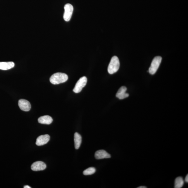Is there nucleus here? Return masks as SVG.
Segmentation results:
<instances>
[{
	"instance_id": "nucleus-11",
	"label": "nucleus",
	"mask_w": 188,
	"mask_h": 188,
	"mask_svg": "<svg viewBox=\"0 0 188 188\" xmlns=\"http://www.w3.org/2000/svg\"><path fill=\"white\" fill-rule=\"evenodd\" d=\"M38 122L40 124L49 125L53 122L52 118L49 115H45L39 118Z\"/></svg>"
},
{
	"instance_id": "nucleus-3",
	"label": "nucleus",
	"mask_w": 188,
	"mask_h": 188,
	"mask_svg": "<svg viewBox=\"0 0 188 188\" xmlns=\"http://www.w3.org/2000/svg\"><path fill=\"white\" fill-rule=\"evenodd\" d=\"M162 59V57L160 56H157L154 58L149 69V73L151 75H154L156 73L159 67Z\"/></svg>"
},
{
	"instance_id": "nucleus-8",
	"label": "nucleus",
	"mask_w": 188,
	"mask_h": 188,
	"mask_svg": "<svg viewBox=\"0 0 188 188\" xmlns=\"http://www.w3.org/2000/svg\"><path fill=\"white\" fill-rule=\"evenodd\" d=\"M50 139L49 135L45 134L40 136L37 138L36 144L38 146L44 145L49 141Z\"/></svg>"
},
{
	"instance_id": "nucleus-18",
	"label": "nucleus",
	"mask_w": 188,
	"mask_h": 188,
	"mask_svg": "<svg viewBox=\"0 0 188 188\" xmlns=\"http://www.w3.org/2000/svg\"><path fill=\"white\" fill-rule=\"evenodd\" d=\"M137 188H146L147 187H146V186H139Z\"/></svg>"
},
{
	"instance_id": "nucleus-7",
	"label": "nucleus",
	"mask_w": 188,
	"mask_h": 188,
	"mask_svg": "<svg viewBox=\"0 0 188 188\" xmlns=\"http://www.w3.org/2000/svg\"><path fill=\"white\" fill-rule=\"evenodd\" d=\"M46 168V165L44 162L40 161L33 163L31 166V169L34 171L43 170Z\"/></svg>"
},
{
	"instance_id": "nucleus-5",
	"label": "nucleus",
	"mask_w": 188,
	"mask_h": 188,
	"mask_svg": "<svg viewBox=\"0 0 188 188\" xmlns=\"http://www.w3.org/2000/svg\"><path fill=\"white\" fill-rule=\"evenodd\" d=\"M64 19L66 21L70 20L74 10L73 5L70 4H67L64 6Z\"/></svg>"
},
{
	"instance_id": "nucleus-17",
	"label": "nucleus",
	"mask_w": 188,
	"mask_h": 188,
	"mask_svg": "<svg viewBox=\"0 0 188 188\" xmlns=\"http://www.w3.org/2000/svg\"><path fill=\"white\" fill-rule=\"evenodd\" d=\"M24 188H31V187H30V186H29L28 185H26L24 187Z\"/></svg>"
},
{
	"instance_id": "nucleus-2",
	"label": "nucleus",
	"mask_w": 188,
	"mask_h": 188,
	"mask_svg": "<svg viewBox=\"0 0 188 188\" xmlns=\"http://www.w3.org/2000/svg\"><path fill=\"white\" fill-rule=\"evenodd\" d=\"M120 63L119 58L117 56L113 57L108 67V73L113 74L117 71L120 68Z\"/></svg>"
},
{
	"instance_id": "nucleus-13",
	"label": "nucleus",
	"mask_w": 188,
	"mask_h": 188,
	"mask_svg": "<svg viewBox=\"0 0 188 188\" xmlns=\"http://www.w3.org/2000/svg\"><path fill=\"white\" fill-rule=\"evenodd\" d=\"M82 137L78 132L74 134V141L75 147L76 149H78L81 146L82 143Z\"/></svg>"
},
{
	"instance_id": "nucleus-14",
	"label": "nucleus",
	"mask_w": 188,
	"mask_h": 188,
	"mask_svg": "<svg viewBox=\"0 0 188 188\" xmlns=\"http://www.w3.org/2000/svg\"><path fill=\"white\" fill-rule=\"evenodd\" d=\"M184 185V180L181 177H177L175 180V188H182Z\"/></svg>"
},
{
	"instance_id": "nucleus-15",
	"label": "nucleus",
	"mask_w": 188,
	"mask_h": 188,
	"mask_svg": "<svg viewBox=\"0 0 188 188\" xmlns=\"http://www.w3.org/2000/svg\"><path fill=\"white\" fill-rule=\"evenodd\" d=\"M96 171V169L95 168L90 167L84 170L83 173L84 175H90L94 174Z\"/></svg>"
},
{
	"instance_id": "nucleus-4",
	"label": "nucleus",
	"mask_w": 188,
	"mask_h": 188,
	"mask_svg": "<svg viewBox=\"0 0 188 188\" xmlns=\"http://www.w3.org/2000/svg\"><path fill=\"white\" fill-rule=\"evenodd\" d=\"M87 82V78L86 77L84 76L79 79L73 89L74 92L75 93L81 92L83 88L86 85Z\"/></svg>"
},
{
	"instance_id": "nucleus-1",
	"label": "nucleus",
	"mask_w": 188,
	"mask_h": 188,
	"mask_svg": "<svg viewBox=\"0 0 188 188\" xmlns=\"http://www.w3.org/2000/svg\"><path fill=\"white\" fill-rule=\"evenodd\" d=\"M68 76L67 74L57 73L53 74L50 79V82L54 85L63 83L68 80Z\"/></svg>"
},
{
	"instance_id": "nucleus-16",
	"label": "nucleus",
	"mask_w": 188,
	"mask_h": 188,
	"mask_svg": "<svg viewBox=\"0 0 188 188\" xmlns=\"http://www.w3.org/2000/svg\"><path fill=\"white\" fill-rule=\"evenodd\" d=\"M185 181L187 183H188V174L186 175V177H185Z\"/></svg>"
},
{
	"instance_id": "nucleus-10",
	"label": "nucleus",
	"mask_w": 188,
	"mask_h": 188,
	"mask_svg": "<svg viewBox=\"0 0 188 188\" xmlns=\"http://www.w3.org/2000/svg\"><path fill=\"white\" fill-rule=\"evenodd\" d=\"M95 157L97 159H102L103 158H110L111 155L104 150H100L96 151Z\"/></svg>"
},
{
	"instance_id": "nucleus-12",
	"label": "nucleus",
	"mask_w": 188,
	"mask_h": 188,
	"mask_svg": "<svg viewBox=\"0 0 188 188\" xmlns=\"http://www.w3.org/2000/svg\"><path fill=\"white\" fill-rule=\"evenodd\" d=\"M15 64L13 62H0V69L7 70L13 68Z\"/></svg>"
},
{
	"instance_id": "nucleus-6",
	"label": "nucleus",
	"mask_w": 188,
	"mask_h": 188,
	"mask_svg": "<svg viewBox=\"0 0 188 188\" xmlns=\"http://www.w3.org/2000/svg\"><path fill=\"white\" fill-rule=\"evenodd\" d=\"M18 105L20 109L24 111L28 112L31 109V106L30 102L25 99H20L19 101Z\"/></svg>"
},
{
	"instance_id": "nucleus-9",
	"label": "nucleus",
	"mask_w": 188,
	"mask_h": 188,
	"mask_svg": "<svg viewBox=\"0 0 188 188\" xmlns=\"http://www.w3.org/2000/svg\"><path fill=\"white\" fill-rule=\"evenodd\" d=\"M127 88L126 87L122 86L120 87L116 94V97L120 99H123L128 97L129 94L127 93Z\"/></svg>"
}]
</instances>
